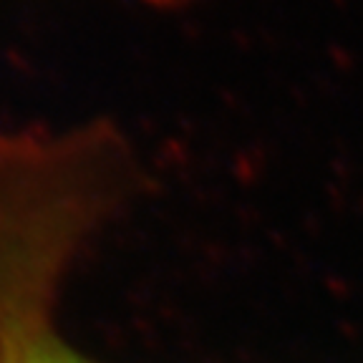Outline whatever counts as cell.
I'll return each instance as SVG.
<instances>
[{"mask_svg":"<svg viewBox=\"0 0 363 363\" xmlns=\"http://www.w3.org/2000/svg\"><path fill=\"white\" fill-rule=\"evenodd\" d=\"M149 3H157V6H174V3H184V0H149Z\"/></svg>","mask_w":363,"mask_h":363,"instance_id":"2","label":"cell"},{"mask_svg":"<svg viewBox=\"0 0 363 363\" xmlns=\"http://www.w3.org/2000/svg\"><path fill=\"white\" fill-rule=\"evenodd\" d=\"M136 184L111 121L0 131V363H101L63 335L61 293Z\"/></svg>","mask_w":363,"mask_h":363,"instance_id":"1","label":"cell"}]
</instances>
